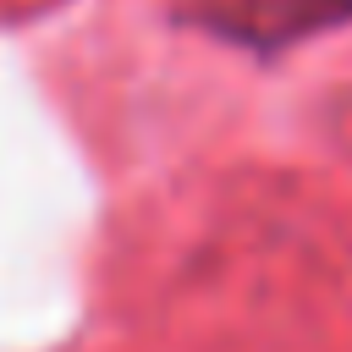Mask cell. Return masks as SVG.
Here are the masks:
<instances>
[{
	"mask_svg": "<svg viewBox=\"0 0 352 352\" xmlns=\"http://www.w3.org/2000/svg\"><path fill=\"white\" fill-rule=\"evenodd\" d=\"M346 11H352V0H253V16L242 33H253L264 16H275L270 33H302V28H319V22L346 16Z\"/></svg>",
	"mask_w": 352,
	"mask_h": 352,
	"instance_id": "obj_1",
	"label": "cell"
}]
</instances>
